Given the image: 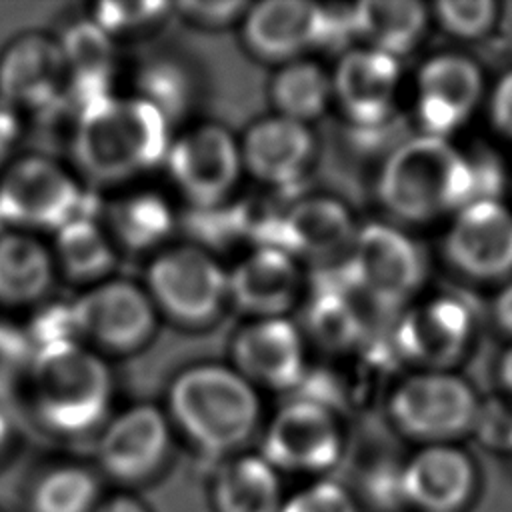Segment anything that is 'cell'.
Wrapping results in <instances>:
<instances>
[{
	"mask_svg": "<svg viewBox=\"0 0 512 512\" xmlns=\"http://www.w3.org/2000/svg\"><path fill=\"white\" fill-rule=\"evenodd\" d=\"M72 154L90 178L124 180L168 156V120L142 98L102 96L80 110Z\"/></svg>",
	"mask_w": 512,
	"mask_h": 512,
	"instance_id": "1",
	"label": "cell"
},
{
	"mask_svg": "<svg viewBox=\"0 0 512 512\" xmlns=\"http://www.w3.org/2000/svg\"><path fill=\"white\" fill-rule=\"evenodd\" d=\"M382 204L400 220L424 222L474 202L472 162L446 138L422 134L400 144L378 178Z\"/></svg>",
	"mask_w": 512,
	"mask_h": 512,
	"instance_id": "2",
	"label": "cell"
},
{
	"mask_svg": "<svg viewBox=\"0 0 512 512\" xmlns=\"http://www.w3.org/2000/svg\"><path fill=\"white\" fill-rule=\"evenodd\" d=\"M28 382L36 416L56 434H86L108 412V368L74 340L34 348Z\"/></svg>",
	"mask_w": 512,
	"mask_h": 512,
	"instance_id": "3",
	"label": "cell"
},
{
	"mask_svg": "<svg viewBox=\"0 0 512 512\" xmlns=\"http://www.w3.org/2000/svg\"><path fill=\"white\" fill-rule=\"evenodd\" d=\"M170 412L182 432L214 458L244 446L260 418L246 378L214 364L188 368L174 380Z\"/></svg>",
	"mask_w": 512,
	"mask_h": 512,
	"instance_id": "4",
	"label": "cell"
},
{
	"mask_svg": "<svg viewBox=\"0 0 512 512\" xmlns=\"http://www.w3.org/2000/svg\"><path fill=\"white\" fill-rule=\"evenodd\" d=\"M354 288L378 314H396L420 288L426 266L420 248L398 228L368 224L356 232L344 266Z\"/></svg>",
	"mask_w": 512,
	"mask_h": 512,
	"instance_id": "5",
	"label": "cell"
},
{
	"mask_svg": "<svg viewBox=\"0 0 512 512\" xmlns=\"http://www.w3.org/2000/svg\"><path fill=\"white\" fill-rule=\"evenodd\" d=\"M476 412L478 398L472 388L438 370L410 376L390 398L394 426L424 446L454 444L472 434Z\"/></svg>",
	"mask_w": 512,
	"mask_h": 512,
	"instance_id": "6",
	"label": "cell"
},
{
	"mask_svg": "<svg viewBox=\"0 0 512 512\" xmlns=\"http://www.w3.org/2000/svg\"><path fill=\"white\" fill-rule=\"evenodd\" d=\"M152 300L186 326L212 322L228 296V276L200 248L180 246L160 254L148 268Z\"/></svg>",
	"mask_w": 512,
	"mask_h": 512,
	"instance_id": "7",
	"label": "cell"
},
{
	"mask_svg": "<svg viewBox=\"0 0 512 512\" xmlns=\"http://www.w3.org/2000/svg\"><path fill=\"white\" fill-rule=\"evenodd\" d=\"M78 208V186L44 156H26L0 176V224L60 230L78 216Z\"/></svg>",
	"mask_w": 512,
	"mask_h": 512,
	"instance_id": "8",
	"label": "cell"
},
{
	"mask_svg": "<svg viewBox=\"0 0 512 512\" xmlns=\"http://www.w3.org/2000/svg\"><path fill=\"white\" fill-rule=\"evenodd\" d=\"M344 452L340 426L330 408L302 398L282 406L268 424L262 458L276 470L320 474L334 468Z\"/></svg>",
	"mask_w": 512,
	"mask_h": 512,
	"instance_id": "9",
	"label": "cell"
},
{
	"mask_svg": "<svg viewBox=\"0 0 512 512\" xmlns=\"http://www.w3.org/2000/svg\"><path fill=\"white\" fill-rule=\"evenodd\" d=\"M402 492L412 512H468L478 500L480 472L456 444L422 446L402 464Z\"/></svg>",
	"mask_w": 512,
	"mask_h": 512,
	"instance_id": "10",
	"label": "cell"
},
{
	"mask_svg": "<svg viewBox=\"0 0 512 512\" xmlns=\"http://www.w3.org/2000/svg\"><path fill=\"white\" fill-rule=\"evenodd\" d=\"M76 330L112 352H132L154 332L150 298L130 282L114 280L86 292L72 306Z\"/></svg>",
	"mask_w": 512,
	"mask_h": 512,
	"instance_id": "11",
	"label": "cell"
},
{
	"mask_svg": "<svg viewBox=\"0 0 512 512\" xmlns=\"http://www.w3.org/2000/svg\"><path fill=\"white\" fill-rule=\"evenodd\" d=\"M168 164L178 188L200 208L220 204L238 180L240 150L216 124L200 126L168 150Z\"/></svg>",
	"mask_w": 512,
	"mask_h": 512,
	"instance_id": "12",
	"label": "cell"
},
{
	"mask_svg": "<svg viewBox=\"0 0 512 512\" xmlns=\"http://www.w3.org/2000/svg\"><path fill=\"white\" fill-rule=\"evenodd\" d=\"M446 258L460 272L496 280L512 272V214L498 200H476L458 210L444 240Z\"/></svg>",
	"mask_w": 512,
	"mask_h": 512,
	"instance_id": "13",
	"label": "cell"
},
{
	"mask_svg": "<svg viewBox=\"0 0 512 512\" xmlns=\"http://www.w3.org/2000/svg\"><path fill=\"white\" fill-rule=\"evenodd\" d=\"M168 446L170 434L162 412L142 404L106 426L98 442V462L116 480L142 482L162 466Z\"/></svg>",
	"mask_w": 512,
	"mask_h": 512,
	"instance_id": "14",
	"label": "cell"
},
{
	"mask_svg": "<svg viewBox=\"0 0 512 512\" xmlns=\"http://www.w3.org/2000/svg\"><path fill=\"white\" fill-rule=\"evenodd\" d=\"M64 78L60 44L42 34H24L0 56V104L38 112L60 96Z\"/></svg>",
	"mask_w": 512,
	"mask_h": 512,
	"instance_id": "15",
	"label": "cell"
},
{
	"mask_svg": "<svg viewBox=\"0 0 512 512\" xmlns=\"http://www.w3.org/2000/svg\"><path fill=\"white\" fill-rule=\"evenodd\" d=\"M482 94L478 66L456 54L428 60L418 72V118L426 134L444 138L476 108Z\"/></svg>",
	"mask_w": 512,
	"mask_h": 512,
	"instance_id": "16",
	"label": "cell"
},
{
	"mask_svg": "<svg viewBox=\"0 0 512 512\" xmlns=\"http://www.w3.org/2000/svg\"><path fill=\"white\" fill-rule=\"evenodd\" d=\"M468 308L454 298H438L410 310L394 328L398 352L430 370L454 364L470 336Z\"/></svg>",
	"mask_w": 512,
	"mask_h": 512,
	"instance_id": "17",
	"label": "cell"
},
{
	"mask_svg": "<svg viewBox=\"0 0 512 512\" xmlns=\"http://www.w3.org/2000/svg\"><path fill=\"white\" fill-rule=\"evenodd\" d=\"M398 76L396 58L372 48L350 50L334 72L332 94L358 128H376L392 112Z\"/></svg>",
	"mask_w": 512,
	"mask_h": 512,
	"instance_id": "18",
	"label": "cell"
},
{
	"mask_svg": "<svg viewBox=\"0 0 512 512\" xmlns=\"http://www.w3.org/2000/svg\"><path fill=\"white\" fill-rule=\"evenodd\" d=\"M232 356L240 376L268 388H294L304 374L298 330L284 318H260L238 332Z\"/></svg>",
	"mask_w": 512,
	"mask_h": 512,
	"instance_id": "19",
	"label": "cell"
},
{
	"mask_svg": "<svg viewBox=\"0 0 512 512\" xmlns=\"http://www.w3.org/2000/svg\"><path fill=\"white\" fill-rule=\"evenodd\" d=\"M244 42L252 54L282 62L324 42V8L298 0H268L250 8Z\"/></svg>",
	"mask_w": 512,
	"mask_h": 512,
	"instance_id": "20",
	"label": "cell"
},
{
	"mask_svg": "<svg viewBox=\"0 0 512 512\" xmlns=\"http://www.w3.org/2000/svg\"><path fill=\"white\" fill-rule=\"evenodd\" d=\"M278 248L312 260H332L350 254L356 230L344 204L332 198H304L296 202L276 224Z\"/></svg>",
	"mask_w": 512,
	"mask_h": 512,
	"instance_id": "21",
	"label": "cell"
},
{
	"mask_svg": "<svg viewBox=\"0 0 512 512\" xmlns=\"http://www.w3.org/2000/svg\"><path fill=\"white\" fill-rule=\"evenodd\" d=\"M314 140L306 124L276 116L254 124L240 158L258 180L274 186L296 184L312 162Z\"/></svg>",
	"mask_w": 512,
	"mask_h": 512,
	"instance_id": "22",
	"label": "cell"
},
{
	"mask_svg": "<svg viewBox=\"0 0 512 512\" xmlns=\"http://www.w3.org/2000/svg\"><path fill=\"white\" fill-rule=\"evenodd\" d=\"M298 292V268L292 254L278 246H262L228 276L234 304L260 318H280Z\"/></svg>",
	"mask_w": 512,
	"mask_h": 512,
	"instance_id": "23",
	"label": "cell"
},
{
	"mask_svg": "<svg viewBox=\"0 0 512 512\" xmlns=\"http://www.w3.org/2000/svg\"><path fill=\"white\" fill-rule=\"evenodd\" d=\"M212 502L216 512H280L278 470L260 454L236 456L218 468Z\"/></svg>",
	"mask_w": 512,
	"mask_h": 512,
	"instance_id": "24",
	"label": "cell"
},
{
	"mask_svg": "<svg viewBox=\"0 0 512 512\" xmlns=\"http://www.w3.org/2000/svg\"><path fill=\"white\" fill-rule=\"evenodd\" d=\"M60 50L66 64V74H70L72 90L70 100L82 110L92 100L106 94V84L114 66V48L110 34H106L96 22H76L64 36Z\"/></svg>",
	"mask_w": 512,
	"mask_h": 512,
	"instance_id": "25",
	"label": "cell"
},
{
	"mask_svg": "<svg viewBox=\"0 0 512 512\" xmlns=\"http://www.w3.org/2000/svg\"><path fill=\"white\" fill-rule=\"evenodd\" d=\"M354 32L372 50L398 58L424 34L426 8L414 0H364L352 6Z\"/></svg>",
	"mask_w": 512,
	"mask_h": 512,
	"instance_id": "26",
	"label": "cell"
},
{
	"mask_svg": "<svg viewBox=\"0 0 512 512\" xmlns=\"http://www.w3.org/2000/svg\"><path fill=\"white\" fill-rule=\"evenodd\" d=\"M52 284V262L34 238L8 232L0 236V304H28Z\"/></svg>",
	"mask_w": 512,
	"mask_h": 512,
	"instance_id": "27",
	"label": "cell"
},
{
	"mask_svg": "<svg viewBox=\"0 0 512 512\" xmlns=\"http://www.w3.org/2000/svg\"><path fill=\"white\" fill-rule=\"evenodd\" d=\"M332 80L326 72L306 60L286 64L272 82V102L282 118L306 124L318 118L330 100Z\"/></svg>",
	"mask_w": 512,
	"mask_h": 512,
	"instance_id": "28",
	"label": "cell"
},
{
	"mask_svg": "<svg viewBox=\"0 0 512 512\" xmlns=\"http://www.w3.org/2000/svg\"><path fill=\"white\" fill-rule=\"evenodd\" d=\"M56 254L74 280H92L114 266V250L104 232L86 216H76L58 230Z\"/></svg>",
	"mask_w": 512,
	"mask_h": 512,
	"instance_id": "29",
	"label": "cell"
},
{
	"mask_svg": "<svg viewBox=\"0 0 512 512\" xmlns=\"http://www.w3.org/2000/svg\"><path fill=\"white\" fill-rule=\"evenodd\" d=\"M110 224L126 248L146 250L170 234L172 214L160 196L144 192L112 204Z\"/></svg>",
	"mask_w": 512,
	"mask_h": 512,
	"instance_id": "30",
	"label": "cell"
},
{
	"mask_svg": "<svg viewBox=\"0 0 512 512\" xmlns=\"http://www.w3.org/2000/svg\"><path fill=\"white\" fill-rule=\"evenodd\" d=\"M98 480L84 466H58L42 474L30 492V512H94Z\"/></svg>",
	"mask_w": 512,
	"mask_h": 512,
	"instance_id": "31",
	"label": "cell"
},
{
	"mask_svg": "<svg viewBox=\"0 0 512 512\" xmlns=\"http://www.w3.org/2000/svg\"><path fill=\"white\" fill-rule=\"evenodd\" d=\"M310 336L328 350H344L360 340L362 316L342 288L324 286L306 312Z\"/></svg>",
	"mask_w": 512,
	"mask_h": 512,
	"instance_id": "32",
	"label": "cell"
},
{
	"mask_svg": "<svg viewBox=\"0 0 512 512\" xmlns=\"http://www.w3.org/2000/svg\"><path fill=\"white\" fill-rule=\"evenodd\" d=\"M440 26L462 40H474L494 26L496 4L490 0H440L436 4Z\"/></svg>",
	"mask_w": 512,
	"mask_h": 512,
	"instance_id": "33",
	"label": "cell"
},
{
	"mask_svg": "<svg viewBox=\"0 0 512 512\" xmlns=\"http://www.w3.org/2000/svg\"><path fill=\"white\" fill-rule=\"evenodd\" d=\"M402 464L396 460H378L366 468L360 480V498L378 512L404 510Z\"/></svg>",
	"mask_w": 512,
	"mask_h": 512,
	"instance_id": "34",
	"label": "cell"
},
{
	"mask_svg": "<svg viewBox=\"0 0 512 512\" xmlns=\"http://www.w3.org/2000/svg\"><path fill=\"white\" fill-rule=\"evenodd\" d=\"M472 434L496 454H512V396H492L478 402Z\"/></svg>",
	"mask_w": 512,
	"mask_h": 512,
	"instance_id": "35",
	"label": "cell"
},
{
	"mask_svg": "<svg viewBox=\"0 0 512 512\" xmlns=\"http://www.w3.org/2000/svg\"><path fill=\"white\" fill-rule=\"evenodd\" d=\"M280 512H360V506L342 484L318 480L284 498Z\"/></svg>",
	"mask_w": 512,
	"mask_h": 512,
	"instance_id": "36",
	"label": "cell"
},
{
	"mask_svg": "<svg viewBox=\"0 0 512 512\" xmlns=\"http://www.w3.org/2000/svg\"><path fill=\"white\" fill-rule=\"evenodd\" d=\"M32 354L30 338L20 328L0 320V400L28 374Z\"/></svg>",
	"mask_w": 512,
	"mask_h": 512,
	"instance_id": "37",
	"label": "cell"
},
{
	"mask_svg": "<svg viewBox=\"0 0 512 512\" xmlns=\"http://www.w3.org/2000/svg\"><path fill=\"white\" fill-rule=\"evenodd\" d=\"M168 10L164 2H102L96 8L94 22L106 34H120L144 28Z\"/></svg>",
	"mask_w": 512,
	"mask_h": 512,
	"instance_id": "38",
	"label": "cell"
},
{
	"mask_svg": "<svg viewBox=\"0 0 512 512\" xmlns=\"http://www.w3.org/2000/svg\"><path fill=\"white\" fill-rule=\"evenodd\" d=\"M142 100L150 102L160 114L168 120V116L178 114L186 100V88L182 74L172 66H150L142 76Z\"/></svg>",
	"mask_w": 512,
	"mask_h": 512,
	"instance_id": "39",
	"label": "cell"
},
{
	"mask_svg": "<svg viewBox=\"0 0 512 512\" xmlns=\"http://www.w3.org/2000/svg\"><path fill=\"white\" fill-rule=\"evenodd\" d=\"M186 18L206 24V26H222L234 20L242 10L248 8L246 2L224 0V2H180L176 6Z\"/></svg>",
	"mask_w": 512,
	"mask_h": 512,
	"instance_id": "40",
	"label": "cell"
},
{
	"mask_svg": "<svg viewBox=\"0 0 512 512\" xmlns=\"http://www.w3.org/2000/svg\"><path fill=\"white\" fill-rule=\"evenodd\" d=\"M490 112L496 128L512 138V72H508L494 88Z\"/></svg>",
	"mask_w": 512,
	"mask_h": 512,
	"instance_id": "41",
	"label": "cell"
},
{
	"mask_svg": "<svg viewBox=\"0 0 512 512\" xmlns=\"http://www.w3.org/2000/svg\"><path fill=\"white\" fill-rule=\"evenodd\" d=\"M20 126L14 110L0 104V166L6 162L14 142L18 140Z\"/></svg>",
	"mask_w": 512,
	"mask_h": 512,
	"instance_id": "42",
	"label": "cell"
},
{
	"mask_svg": "<svg viewBox=\"0 0 512 512\" xmlns=\"http://www.w3.org/2000/svg\"><path fill=\"white\" fill-rule=\"evenodd\" d=\"M494 318L506 334H512V284H508L496 296V300H494Z\"/></svg>",
	"mask_w": 512,
	"mask_h": 512,
	"instance_id": "43",
	"label": "cell"
},
{
	"mask_svg": "<svg viewBox=\"0 0 512 512\" xmlns=\"http://www.w3.org/2000/svg\"><path fill=\"white\" fill-rule=\"evenodd\" d=\"M94 512H148V510L140 500L126 494H118L100 502Z\"/></svg>",
	"mask_w": 512,
	"mask_h": 512,
	"instance_id": "44",
	"label": "cell"
},
{
	"mask_svg": "<svg viewBox=\"0 0 512 512\" xmlns=\"http://www.w3.org/2000/svg\"><path fill=\"white\" fill-rule=\"evenodd\" d=\"M500 376H502V384L506 388V394L512 396V348L504 354L502 364H500Z\"/></svg>",
	"mask_w": 512,
	"mask_h": 512,
	"instance_id": "45",
	"label": "cell"
},
{
	"mask_svg": "<svg viewBox=\"0 0 512 512\" xmlns=\"http://www.w3.org/2000/svg\"><path fill=\"white\" fill-rule=\"evenodd\" d=\"M10 434H12V426H10V418L0 410V454L8 448L10 442Z\"/></svg>",
	"mask_w": 512,
	"mask_h": 512,
	"instance_id": "46",
	"label": "cell"
}]
</instances>
